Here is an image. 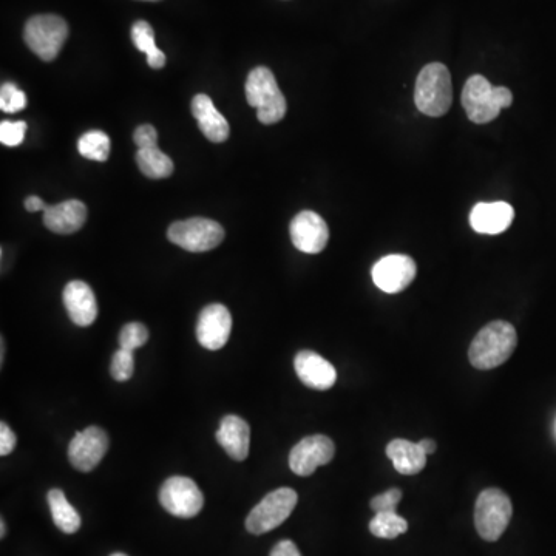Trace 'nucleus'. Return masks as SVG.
Returning a JSON list of instances; mask_svg holds the SVG:
<instances>
[{
  "mask_svg": "<svg viewBox=\"0 0 556 556\" xmlns=\"http://www.w3.org/2000/svg\"><path fill=\"white\" fill-rule=\"evenodd\" d=\"M516 345L518 334L515 326L506 320H495L476 334L468 350V359L476 370H493L512 357Z\"/></svg>",
  "mask_w": 556,
  "mask_h": 556,
  "instance_id": "obj_1",
  "label": "nucleus"
},
{
  "mask_svg": "<svg viewBox=\"0 0 556 556\" xmlns=\"http://www.w3.org/2000/svg\"><path fill=\"white\" fill-rule=\"evenodd\" d=\"M462 107L475 124L492 123L502 109L512 106L513 95L507 87H493L487 78L475 75L465 82Z\"/></svg>",
  "mask_w": 556,
  "mask_h": 556,
  "instance_id": "obj_2",
  "label": "nucleus"
},
{
  "mask_svg": "<svg viewBox=\"0 0 556 556\" xmlns=\"http://www.w3.org/2000/svg\"><path fill=\"white\" fill-rule=\"evenodd\" d=\"M453 102V85L448 68L441 62H431L422 68L414 89L417 110L431 118L444 116Z\"/></svg>",
  "mask_w": 556,
  "mask_h": 556,
  "instance_id": "obj_3",
  "label": "nucleus"
},
{
  "mask_svg": "<svg viewBox=\"0 0 556 556\" xmlns=\"http://www.w3.org/2000/svg\"><path fill=\"white\" fill-rule=\"evenodd\" d=\"M246 99L249 106L257 109L258 121L266 126L280 123L285 118L286 99L269 68L257 67L249 73Z\"/></svg>",
  "mask_w": 556,
  "mask_h": 556,
  "instance_id": "obj_4",
  "label": "nucleus"
},
{
  "mask_svg": "<svg viewBox=\"0 0 556 556\" xmlns=\"http://www.w3.org/2000/svg\"><path fill=\"white\" fill-rule=\"evenodd\" d=\"M25 44L42 61L58 58L68 39V24L56 14H39L25 24Z\"/></svg>",
  "mask_w": 556,
  "mask_h": 556,
  "instance_id": "obj_5",
  "label": "nucleus"
},
{
  "mask_svg": "<svg viewBox=\"0 0 556 556\" xmlns=\"http://www.w3.org/2000/svg\"><path fill=\"white\" fill-rule=\"evenodd\" d=\"M512 515V501L502 490H484L476 499L475 527L482 540L498 541L506 532Z\"/></svg>",
  "mask_w": 556,
  "mask_h": 556,
  "instance_id": "obj_6",
  "label": "nucleus"
},
{
  "mask_svg": "<svg viewBox=\"0 0 556 556\" xmlns=\"http://www.w3.org/2000/svg\"><path fill=\"white\" fill-rule=\"evenodd\" d=\"M299 496L295 490L282 487L268 493L246 518V529L252 535H263L282 526L294 512Z\"/></svg>",
  "mask_w": 556,
  "mask_h": 556,
  "instance_id": "obj_7",
  "label": "nucleus"
},
{
  "mask_svg": "<svg viewBox=\"0 0 556 556\" xmlns=\"http://www.w3.org/2000/svg\"><path fill=\"white\" fill-rule=\"evenodd\" d=\"M167 237L173 245L189 252H207L217 248L224 240V229L209 218H189L170 226Z\"/></svg>",
  "mask_w": 556,
  "mask_h": 556,
  "instance_id": "obj_8",
  "label": "nucleus"
},
{
  "mask_svg": "<svg viewBox=\"0 0 556 556\" xmlns=\"http://www.w3.org/2000/svg\"><path fill=\"white\" fill-rule=\"evenodd\" d=\"M163 509L178 518H194L204 506L200 487L190 478L173 476L164 482L160 490Z\"/></svg>",
  "mask_w": 556,
  "mask_h": 556,
  "instance_id": "obj_9",
  "label": "nucleus"
},
{
  "mask_svg": "<svg viewBox=\"0 0 556 556\" xmlns=\"http://www.w3.org/2000/svg\"><path fill=\"white\" fill-rule=\"evenodd\" d=\"M336 445L325 434L302 439L289 453V467L299 476H311L317 468L333 461Z\"/></svg>",
  "mask_w": 556,
  "mask_h": 556,
  "instance_id": "obj_10",
  "label": "nucleus"
},
{
  "mask_svg": "<svg viewBox=\"0 0 556 556\" xmlns=\"http://www.w3.org/2000/svg\"><path fill=\"white\" fill-rule=\"evenodd\" d=\"M109 450V436L99 427L85 428L75 434L68 445V461L79 472L89 473L98 467Z\"/></svg>",
  "mask_w": 556,
  "mask_h": 556,
  "instance_id": "obj_11",
  "label": "nucleus"
},
{
  "mask_svg": "<svg viewBox=\"0 0 556 556\" xmlns=\"http://www.w3.org/2000/svg\"><path fill=\"white\" fill-rule=\"evenodd\" d=\"M416 274L417 266L413 258L401 254L380 258L371 272L374 285L387 294H397L407 289Z\"/></svg>",
  "mask_w": 556,
  "mask_h": 556,
  "instance_id": "obj_12",
  "label": "nucleus"
},
{
  "mask_svg": "<svg viewBox=\"0 0 556 556\" xmlns=\"http://www.w3.org/2000/svg\"><path fill=\"white\" fill-rule=\"evenodd\" d=\"M232 331V316L229 309L220 303L206 306L197 323V339L206 350H221L229 342Z\"/></svg>",
  "mask_w": 556,
  "mask_h": 556,
  "instance_id": "obj_13",
  "label": "nucleus"
},
{
  "mask_svg": "<svg viewBox=\"0 0 556 556\" xmlns=\"http://www.w3.org/2000/svg\"><path fill=\"white\" fill-rule=\"evenodd\" d=\"M289 232L295 248L305 254H319L328 245V224L316 212L303 211L295 215Z\"/></svg>",
  "mask_w": 556,
  "mask_h": 556,
  "instance_id": "obj_14",
  "label": "nucleus"
},
{
  "mask_svg": "<svg viewBox=\"0 0 556 556\" xmlns=\"http://www.w3.org/2000/svg\"><path fill=\"white\" fill-rule=\"evenodd\" d=\"M294 368L302 384L312 390L326 391L336 384L337 371L333 363H329L314 351H300L295 356Z\"/></svg>",
  "mask_w": 556,
  "mask_h": 556,
  "instance_id": "obj_15",
  "label": "nucleus"
},
{
  "mask_svg": "<svg viewBox=\"0 0 556 556\" xmlns=\"http://www.w3.org/2000/svg\"><path fill=\"white\" fill-rule=\"evenodd\" d=\"M515 218V209L506 201L478 203L470 214V224L478 234L498 235L510 228Z\"/></svg>",
  "mask_w": 556,
  "mask_h": 556,
  "instance_id": "obj_16",
  "label": "nucleus"
},
{
  "mask_svg": "<svg viewBox=\"0 0 556 556\" xmlns=\"http://www.w3.org/2000/svg\"><path fill=\"white\" fill-rule=\"evenodd\" d=\"M64 305L72 322L78 326H90L98 317L95 292L81 280H73L64 289Z\"/></svg>",
  "mask_w": 556,
  "mask_h": 556,
  "instance_id": "obj_17",
  "label": "nucleus"
},
{
  "mask_svg": "<svg viewBox=\"0 0 556 556\" xmlns=\"http://www.w3.org/2000/svg\"><path fill=\"white\" fill-rule=\"evenodd\" d=\"M215 438L228 453L229 458L235 461H245L248 458L249 448H251V427L245 419L234 414L223 417Z\"/></svg>",
  "mask_w": 556,
  "mask_h": 556,
  "instance_id": "obj_18",
  "label": "nucleus"
},
{
  "mask_svg": "<svg viewBox=\"0 0 556 556\" xmlns=\"http://www.w3.org/2000/svg\"><path fill=\"white\" fill-rule=\"evenodd\" d=\"M87 220V206L79 200L62 201L48 206L44 212V224L51 232L70 235L78 232Z\"/></svg>",
  "mask_w": 556,
  "mask_h": 556,
  "instance_id": "obj_19",
  "label": "nucleus"
},
{
  "mask_svg": "<svg viewBox=\"0 0 556 556\" xmlns=\"http://www.w3.org/2000/svg\"><path fill=\"white\" fill-rule=\"evenodd\" d=\"M192 115L198 121L201 132L212 143H224L229 138L231 127H229L228 119L224 118L214 102L207 95H197L192 99Z\"/></svg>",
  "mask_w": 556,
  "mask_h": 556,
  "instance_id": "obj_20",
  "label": "nucleus"
},
{
  "mask_svg": "<svg viewBox=\"0 0 556 556\" xmlns=\"http://www.w3.org/2000/svg\"><path fill=\"white\" fill-rule=\"evenodd\" d=\"M387 456L393 462L394 468L401 475H417L427 465L428 456L422 451L421 445L405 441V439H394L387 445Z\"/></svg>",
  "mask_w": 556,
  "mask_h": 556,
  "instance_id": "obj_21",
  "label": "nucleus"
},
{
  "mask_svg": "<svg viewBox=\"0 0 556 556\" xmlns=\"http://www.w3.org/2000/svg\"><path fill=\"white\" fill-rule=\"evenodd\" d=\"M48 506H50L53 523L68 535L78 532L81 529V516L76 512L75 507L65 498L64 492L59 489H53L48 492Z\"/></svg>",
  "mask_w": 556,
  "mask_h": 556,
  "instance_id": "obj_22",
  "label": "nucleus"
},
{
  "mask_svg": "<svg viewBox=\"0 0 556 556\" xmlns=\"http://www.w3.org/2000/svg\"><path fill=\"white\" fill-rule=\"evenodd\" d=\"M136 163H138L139 170L153 180L169 178L173 173L172 160L166 153L161 152L158 146L138 149Z\"/></svg>",
  "mask_w": 556,
  "mask_h": 556,
  "instance_id": "obj_23",
  "label": "nucleus"
},
{
  "mask_svg": "<svg viewBox=\"0 0 556 556\" xmlns=\"http://www.w3.org/2000/svg\"><path fill=\"white\" fill-rule=\"evenodd\" d=\"M132 41L139 51L147 55V64L155 70H160L166 65V55L156 47L155 31L149 22L138 21L132 27Z\"/></svg>",
  "mask_w": 556,
  "mask_h": 556,
  "instance_id": "obj_24",
  "label": "nucleus"
},
{
  "mask_svg": "<svg viewBox=\"0 0 556 556\" xmlns=\"http://www.w3.org/2000/svg\"><path fill=\"white\" fill-rule=\"evenodd\" d=\"M78 150L87 160L104 161L109 160L110 155V138L107 133L101 130H92V132L84 133L79 138Z\"/></svg>",
  "mask_w": 556,
  "mask_h": 556,
  "instance_id": "obj_25",
  "label": "nucleus"
},
{
  "mask_svg": "<svg viewBox=\"0 0 556 556\" xmlns=\"http://www.w3.org/2000/svg\"><path fill=\"white\" fill-rule=\"evenodd\" d=\"M407 530V519L397 515V512L376 513L370 523V532L377 538H384V540H394Z\"/></svg>",
  "mask_w": 556,
  "mask_h": 556,
  "instance_id": "obj_26",
  "label": "nucleus"
},
{
  "mask_svg": "<svg viewBox=\"0 0 556 556\" xmlns=\"http://www.w3.org/2000/svg\"><path fill=\"white\" fill-rule=\"evenodd\" d=\"M149 340V329L143 323H127L119 334V345L123 350L135 351L146 345Z\"/></svg>",
  "mask_w": 556,
  "mask_h": 556,
  "instance_id": "obj_27",
  "label": "nucleus"
},
{
  "mask_svg": "<svg viewBox=\"0 0 556 556\" xmlns=\"http://www.w3.org/2000/svg\"><path fill=\"white\" fill-rule=\"evenodd\" d=\"M27 107V95L16 85L7 82L0 89V109L2 112L16 113L21 112Z\"/></svg>",
  "mask_w": 556,
  "mask_h": 556,
  "instance_id": "obj_28",
  "label": "nucleus"
},
{
  "mask_svg": "<svg viewBox=\"0 0 556 556\" xmlns=\"http://www.w3.org/2000/svg\"><path fill=\"white\" fill-rule=\"evenodd\" d=\"M133 371H135L133 351L119 348L113 356L112 365H110V374H112L113 379L118 380V382H126V380L132 379Z\"/></svg>",
  "mask_w": 556,
  "mask_h": 556,
  "instance_id": "obj_29",
  "label": "nucleus"
},
{
  "mask_svg": "<svg viewBox=\"0 0 556 556\" xmlns=\"http://www.w3.org/2000/svg\"><path fill=\"white\" fill-rule=\"evenodd\" d=\"M25 121H2L0 123V143L8 147H16L24 143L27 133Z\"/></svg>",
  "mask_w": 556,
  "mask_h": 556,
  "instance_id": "obj_30",
  "label": "nucleus"
},
{
  "mask_svg": "<svg viewBox=\"0 0 556 556\" xmlns=\"http://www.w3.org/2000/svg\"><path fill=\"white\" fill-rule=\"evenodd\" d=\"M402 492L399 489H390L382 495L374 496L371 499V509L376 513L396 512L397 504L401 502Z\"/></svg>",
  "mask_w": 556,
  "mask_h": 556,
  "instance_id": "obj_31",
  "label": "nucleus"
},
{
  "mask_svg": "<svg viewBox=\"0 0 556 556\" xmlns=\"http://www.w3.org/2000/svg\"><path fill=\"white\" fill-rule=\"evenodd\" d=\"M133 141H135L139 149L155 147L156 141H158V133H156L155 127L150 126V124H144V126H139L135 133H133Z\"/></svg>",
  "mask_w": 556,
  "mask_h": 556,
  "instance_id": "obj_32",
  "label": "nucleus"
},
{
  "mask_svg": "<svg viewBox=\"0 0 556 556\" xmlns=\"http://www.w3.org/2000/svg\"><path fill=\"white\" fill-rule=\"evenodd\" d=\"M16 434L5 422L0 424V455L8 456L16 447Z\"/></svg>",
  "mask_w": 556,
  "mask_h": 556,
  "instance_id": "obj_33",
  "label": "nucleus"
},
{
  "mask_svg": "<svg viewBox=\"0 0 556 556\" xmlns=\"http://www.w3.org/2000/svg\"><path fill=\"white\" fill-rule=\"evenodd\" d=\"M269 556H302V553H300V550L297 549V546L292 541L285 540L275 544Z\"/></svg>",
  "mask_w": 556,
  "mask_h": 556,
  "instance_id": "obj_34",
  "label": "nucleus"
},
{
  "mask_svg": "<svg viewBox=\"0 0 556 556\" xmlns=\"http://www.w3.org/2000/svg\"><path fill=\"white\" fill-rule=\"evenodd\" d=\"M47 207L48 206L44 203V200L36 197V195H31V197H28L27 200H25V209H27L28 212H45V209H47Z\"/></svg>",
  "mask_w": 556,
  "mask_h": 556,
  "instance_id": "obj_35",
  "label": "nucleus"
},
{
  "mask_svg": "<svg viewBox=\"0 0 556 556\" xmlns=\"http://www.w3.org/2000/svg\"><path fill=\"white\" fill-rule=\"evenodd\" d=\"M419 445H421L422 451H424L427 456L433 455L436 448H438V445H436L433 439H424V441L419 442Z\"/></svg>",
  "mask_w": 556,
  "mask_h": 556,
  "instance_id": "obj_36",
  "label": "nucleus"
},
{
  "mask_svg": "<svg viewBox=\"0 0 556 556\" xmlns=\"http://www.w3.org/2000/svg\"><path fill=\"white\" fill-rule=\"evenodd\" d=\"M0 529H2V532H0V538H5V535H7V526H5V519H2V521H0Z\"/></svg>",
  "mask_w": 556,
  "mask_h": 556,
  "instance_id": "obj_37",
  "label": "nucleus"
},
{
  "mask_svg": "<svg viewBox=\"0 0 556 556\" xmlns=\"http://www.w3.org/2000/svg\"><path fill=\"white\" fill-rule=\"evenodd\" d=\"M112 556H127L126 553H113Z\"/></svg>",
  "mask_w": 556,
  "mask_h": 556,
  "instance_id": "obj_38",
  "label": "nucleus"
},
{
  "mask_svg": "<svg viewBox=\"0 0 556 556\" xmlns=\"http://www.w3.org/2000/svg\"><path fill=\"white\" fill-rule=\"evenodd\" d=\"M149 2H156V0H149Z\"/></svg>",
  "mask_w": 556,
  "mask_h": 556,
  "instance_id": "obj_39",
  "label": "nucleus"
}]
</instances>
